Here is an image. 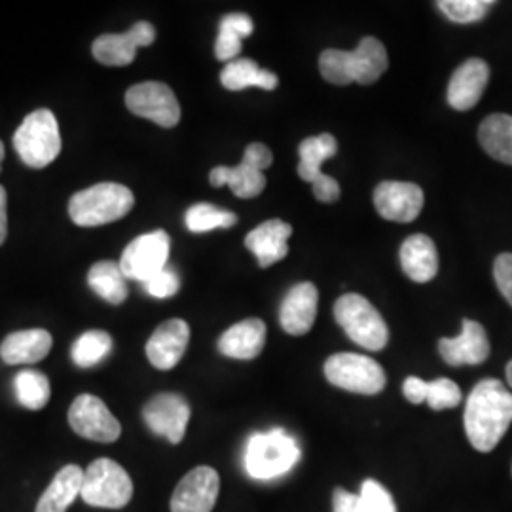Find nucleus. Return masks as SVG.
Returning a JSON list of instances; mask_svg holds the SVG:
<instances>
[{"label":"nucleus","instance_id":"f257e3e1","mask_svg":"<svg viewBox=\"0 0 512 512\" xmlns=\"http://www.w3.org/2000/svg\"><path fill=\"white\" fill-rule=\"evenodd\" d=\"M511 423V391L494 378L478 382L465 406V433L473 448L482 454L492 452Z\"/></svg>","mask_w":512,"mask_h":512},{"label":"nucleus","instance_id":"f03ea898","mask_svg":"<svg viewBox=\"0 0 512 512\" xmlns=\"http://www.w3.org/2000/svg\"><path fill=\"white\" fill-rule=\"evenodd\" d=\"M387 67V50L374 37L363 38L353 52L325 50L319 57V71L323 78L336 86H348L351 82H359L363 86L374 84Z\"/></svg>","mask_w":512,"mask_h":512},{"label":"nucleus","instance_id":"7ed1b4c3","mask_svg":"<svg viewBox=\"0 0 512 512\" xmlns=\"http://www.w3.org/2000/svg\"><path fill=\"white\" fill-rule=\"evenodd\" d=\"M135 205V196L128 186L99 183L76 192L69 202V215L74 224L93 228L124 219Z\"/></svg>","mask_w":512,"mask_h":512},{"label":"nucleus","instance_id":"20e7f679","mask_svg":"<svg viewBox=\"0 0 512 512\" xmlns=\"http://www.w3.org/2000/svg\"><path fill=\"white\" fill-rule=\"evenodd\" d=\"M300 446L283 429L253 435L245 448V469L255 480H272L283 476L300 461Z\"/></svg>","mask_w":512,"mask_h":512},{"label":"nucleus","instance_id":"39448f33","mask_svg":"<svg viewBox=\"0 0 512 512\" xmlns=\"http://www.w3.org/2000/svg\"><path fill=\"white\" fill-rule=\"evenodd\" d=\"M12 141L23 164L33 169L48 167L61 152V133L54 112L38 109L27 114Z\"/></svg>","mask_w":512,"mask_h":512},{"label":"nucleus","instance_id":"423d86ee","mask_svg":"<svg viewBox=\"0 0 512 512\" xmlns=\"http://www.w3.org/2000/svg\"><path fill=\"white\" fill-rule=\"evenodd\" d=\"M334 319L349 338L368 351H382L389 342L384 317L361 294H344L334 304Z\"/></svg>","mask_w":512,"mask_h":512},{"label":"nucleus","instance_id":"0eeeda50","mask_svg":"<svg viewBox=\"0 0 512 512\" xmlns=\"http://www.w3.org/2000/svg\"><path fill=\"white\" fill-rule=\"evenodd\" d=\"M80 497L97 509H124L133 497V482L116 461L95 459L84 471Z\"/></svg>","mask_w":512,"mask_h":512},{"label":"nucleus","instance_id":"6e6552de","mask_svg":"<svg viewBox=\"0 0 512 512\" xmlns=\"http://www.w3.org/2000/svg\"><path fill=\"white\" fill-rule=\"evenodd\" d=\"M330 384L359 395H378L385 387V370L374 359L359 353H336L325 363Z\"/></svg>","mask_w":512,"mask_h":512},{"label":"nucleus","instance_id":"1a4fd4ad","mask_svg":"<svg viewBox=\"0 0 512 512\" xmlns=\"http://www.w3.org/2000/svg\"><path fill=\"white\" fill-rule=\"evenodd\" d=\"M126 107L131 114L147 118L160 128H175L181 122V105L164 82H141L131 86L126 93Z\"/></svg>","mask_w":512,"mask_h":512},{"label":"nucleus","instance_id":"9d476101","mask_svg":"<svg viewBox=\"0 0 512 512\" xmlns=\"http://www.w3.org/2000/svg\"><path fill=\"white\" fill-rule=\"evenodd\" d=\"M171 239L164 230H154L133 239L120 258L126 279L145 283L152 275L167 268Z\"/></svg>","mask_w":512,"mask_h":512},{"label":"nucleus","instance_id":"9b49d317","mask_svg":"<svg viewBox=\"0 0 512 512\" xmlns=\"http://www.w3.org/2000/svg\"><path fill=\"white\" fill-rule=\"evenodd\" d=\"M69 425L82 439L105 444L116 442L122 435V425L112 416L109 406L90 393L74 399L69 408Z\"/></svg>","mask_w":512,"mask_h":512},{"label":"nucleus","instance_id":"f8f14e48","mask_svg":"<svg viewBox=\"0 0 512 512\" xmlns=\"http://www.w3.org/2000/svg\"><path fill=\"white\" fill-rule=\"evenodd\" d=\"M220 478L213 467H196L177 484L171 512H211L219 499Z\"/></svg>","mask_w":512,"mask_h":512},{"label":"nucleus","instance_id":"ddd939ff","mask_svg":"<svg viewBox=\"0 0 512 512\" xmlns=\"http://www.w3.org/2000/svg\"><path fill=\"white\" fill-rule=\"evenodd\" d=\"M143 418L148 429L171 444L183 442L190 421V406L177 393H160L143 408Z\"/></svg>","mask_w":512,"mask_h":512},{"label":"nucleus","instance_id":"4468645a","mask_svg":"<svg viewBox=\"0 0 512 512\" xmlns=\"http://www.w3.org/2000/svg\"><path fill=\"white\" fill-rule=\"evenodd\" d=\"M156 40V29L148 21L135 23L122 35H103L93 42V57L107 67H126L137 57V50Z\"/></svg>","mask_w":512,"mask_h":512},{"label":"nucleus","instance_id":"2eb2a0df","mask_svg":"<svg viewBox=\"0 0 512 512\" xmlns=\"http://www.w3.org/2000/svg\"><path fill=\"white\" fill-rule=\"evenodd\" d=\"M423 190L418 184L385 181L374 190V205L380 217L391 222H412L423 209Z\"/></svg>","mask_w":512,"mask_h":512},{"label":"nucleus","instance_id":"dca6fc26","mask_svg":"<svg viewBox=\"0 0 512 512\" xmlns=\"http://www.w3.org/2000/svg\"><path fill=\"white\" fill-rule=\"evenodd\" d=\"M439 351L450 366L482 365L490 357V340L484 327L471 319H463V329L456 338H442Z\"/></svg>","mask_w":512,"mask_h":512},{"label":"nucleus","instance_id":"f3484780","mask_svg":"<svg viewBox=\"0 0 512 512\" xmlns=\"http://www.w3.org/2000/svg\"><path fill=\"white\" fill-rule=\"evenodd\" d=\"M490 82V67L484 59H467L459 65L456 73L452 74L448 84V103L452 109L465 112L475 109Z\"/></svg>","mask_w":512,"mask_h":512},{"label":"nucleus","instance_id":"a211bd4d","mask_svg":"<svg viewBox=\"0 0 512 512\" xmlns=\"http://www.w3.org/2000/svg\"><path fill=\"white\" fill-rule=\"evenodd\" d=\"M190 342V327L183 319L162 323L147 342L150 365L158 370H171L179 365Z\"/></svg>","mask_w":512,"mask_h":512},{"label":"nucleus","instance_id":"6ab92c4d","mask_svg":"<svg viewBox=\"0 0 512 512\" xmlns=\"http://www.w3.org/2000/svg\"><path fill=\"white\" fill-rule=\"evenodd\" d=\"M317 304L319 293L313 283L304 281L294 285L279 310V321L283 330L293 336L308 334L317 317Z\"/></svg>","mask_w":512,"mask_h":512},{"label":"nucleus","instance_id":"aec40b11","mask_svg":"<svg viewBox=\"0 0 512 512\" xmlns=\"http://www.w3.org/2000/svg\"><path fill=\"white\" fill-rule=\"evenodd\" d=\"M293 236V226L285 220L270 219L247 234L245 247L256 256L260 268H270L289 255L287 241Z\"/></svg>","mask_w":512,"mask_h":512},{"label":"nucleus","instance_id":"412c9836","mask_svg":"<svg viewBox=\"0 0 512 512\" xmlns=\"http://www.w3.org/2000/svg\"><path fill=\"white\" fill-rule=\"evenodd\" d=\"M52 344L54 340L48 330H18L4 338L0 357L6 365H35L48 357Z\"/></svg>","mask_w":512,"mask_h":512},{"label":"nucleus","instance_id":"4be33fe9","mask_svg":"<svg viewBox=\"0 0 512 512\" xmlns=\"http://www.w3.org/2000/svg\"><path fill=\"white\" fill-rule=\"evenodd\" d=\"M266 344V323L251 317L226 330L219 338V351L224 357L251 361L258 357Z\"/></svg>","mask_w":512,"mask_h":512},{"label":"nucleus","instance_id":"5701e85b","mask_svg":"<svg viewBox=\"0 0 512 512\" xmlns=\"http://www.w3.org/2000/svg\"><path fill=\"white\" fill-rule=\"evenodd\" d=\"M404 274L416 283H427L439 274V253L435 241L423 234H414L401 247Z\"/></svg>","mask_w":512,"mask_h":512},{"label":"nucleus","instance_id":"b1692460","mask_svg":"<svg viewBox=\"0 0 512 512\" xmlns=\"http://www.w3.org/2000/svg\"><path fill=\"white\" fill-rule=\"evenodd\" d=\"M404 397L412 404L427 403L433 410L456 408L461 403V389L456 382L448 378H439L435 382H425L418 376L404 380Z\"/></svg>","mask_w":512,"mask_h":512},{"label":"nucleus","instance_id":"393cba45","mask_svg":"<svg viewBox=\"0 0 512 512\" xmlns=\"http://www.w3.org/2000/svg\"><path fill=\"white\" fill-rule=\"evenodd\" d=\"M84 469L78 465H65L48 490L40 495L35 512H67V509L80 497Z\"/></svg>","mask_w":512,"mask_h":512},{"label":"nucleus","instance_id":"a878e982","mask_svg":"<svg viewBox=\"0 0 512 512\" xmlns=\"http://www.w3.org/2000/svg\"><path fill=\"white\" fill-rule=\"evenodd\" d=\"M209 183L217 188L228 184L238 198L251 200L266 188V177H264V171L241 160V164L236 167H226V165L215 167L209 173Z\"/></svg>","mask_w":512,"mask_h":512},{"label":"nucleus","instance_id":"bb28decb","mask_svg":"<svg viewBox=\"0 0 512 512\" xmlns=\"http://www.w3.org/2000/svg\"><path fill=\"white\" fill-rule=\"evenodd\" d=\"M220 82L230 92H241L247 88H260L272 92L279 84V78L272 71L260 69L253 59H234L226 63L220 73Z\"/></svg>","mask_w":512,"mask_h":512},{"label":"nucleus","instance_id":"cd10ccee","mask_svg":"<svg viewBox=\"0 0 512 512\" xmlns=\"http://www.w3.org/2000/svg\"><path fill=\"white\" fill-rule=\"evenodd\" d=\"M478 141L494 160L512 165L511 114H490L478 128Z\"/></svg>","mask_w":512,"mask_h":512},{"label":"nucleus","instance_id":"c85d7f7f","mask_svg":"<svg viewBox=\"0 0 512 512\" xmlns=\"http://www.w3.org/2000/svg\"><path fill=\"white\" fill-rule=\"evenodd\" d=\"M120 264L103 260L93 264L88 272V285L93 293L107 300L112 306H120L128 298V283Z\"/></svg>","mask_w":512,"mask_h":512},{"label":"nucleus","instance_id":"c756f323","mask_svg":"<svg viewBox=\"0 0 512 512\" xmlns=\"http://www.w3.org/2000/svg\"><path fill=\"white\" fill-rule=\"evenodd\" d=\"M300 164H298V175L306 183H315L321 175V165L325 164L338 152V141L330 133H321L315 137H308L300 143Z\"/></svg>","mask_w":512,"mask_h":512},{"label":"nucleus","instance_id":"7c9ffc66","mask_svg":"<svg viewBox=\"0 0 512 512\" xmlns=\"http://www.w3.org/2000/svg\"><path fill=\"white\" fill-rule=\"evenodd\" d=\"M255 25L247 14H228L220 21L219 38L215 44V55L219 61H234L241 52V38L249 37Z\"/></svg>","mask_w":512,"mask_h":512},{"label":"nucleus","instance_id":"2f4dec72","mask_svg":"<svg viewBox=\"0 0 512 512\" xmlns=\"http://www.w3.org/2000/svg\"><path fill=\"white\" fill-rule=\"evenodd\" d=\"M19 404L29 410H42L52 395L50 380L38 370H21L14 380Z\"/></svg>","mask_w":512,"mask_h":512},{"label":"nucleus","instance_id":"473e14b6","mask_svg":"<svg viewBox=\"0 0 512 512\" xmlns=\"http://www.w3.org/2000/svg\"><path fill=\"white\" fill-rule=\"evenodd\" d=\"M184 222L192 234H205L215 228H232L238 222V215L211 203H196L186 211Z\"/></svg>","mask_w":512,"mask_h":512},{"label":"nucleus","instance_id":"72a5a7b5","mask_svg":"<svg viewBox=\"0 0 512 512\" xmlns=\"http://www.w3.org/2000/svg\"><path fill=\"white\" fill-rule=\"evenodd\" d=\"M112 349V338L105 330H88L73 344L74 365L92 368L99 365Z\"/></svg>","mask_w":512,"mask_h":512},{"label":"nucleus","instance_id":"f704fd0d","mask_svg":"<svg viewBox=\"0 0 512 512\" xmlns=\"http://www.w3.org/2000/svg\"><path fill=\"white\" fill-rule=\"evenodd\" d=\"M492 0H442L437 2L440 12L454 21V23H476L480 19L486 18L490 8L494 6Z\"/></svg>","mask_w":512,"mask_h":512},{"label":"nucleus","instance_id":"c9c22d12","mask_svg":"<svg viewBox=\"0 0 512 512\" xmlns=\"http://www.w3.org/2000/svg\"><path fill=\"white\" fill-rule=\"evenodd\" d=\"M359 512H397V505L385 486L368 478L361 486Z\"/></svg>","mask_w":512,"mask_h":512},{"label":"nucleus","instance_id":"e433bc0d","mask_svg":"<svg viewBox=\"0 0 512 512\" xmlns=\"http://www.w3.org/2000/svg\"><path fill=\"white\" fill-rule=\"evenodd\" d=\"M143 287L154 298H171V296L179 293L181 279H179V275H177L173 268L167 266L162 272L152 275L148 281H145Z\"/></svg>","mask_w":512,"mask_h":512},{"label":"nucleus","instance_id":"4c0bfd02","mask_svg":"<svg viewBox=\"0 0 512 512\" xmlns=\"http://www.w3.org/2000/svg\"><path fill=\"white\" fill-rule=\"evenodd\" d=\"M494 277L499 293L512 306V253H503L495 258Z\"/></svg>","mask_w":512,"mask_h":512},{"label":"nucleus","instance_id":"58836bf2","mask_svg":"<svg viewBox=\"0 0 512 512\" xmlns=\"http://www.w3.org/2000/svg\"><path fill=\"white\" fill-rule=\"evenodd\" d=\"M243 160H245L247 164L256 167V169L264 171V169H268V167L272 165V162H274V154H272L270 148L266 147V145H262V143H251L249 147L245 148Z\"/></svg>","mask_w":512,"mask_h":512},{"label":"nucleus","instance_id":"ea45409f","mask_svg":"<svg viewBox=\"0 0 512 512\" xmlns=\"http://www.w3.org/2000/svg\"><path fill=\"white\" fill-rule=\"evenodd\" d=\"M313 194L319 202L332 203L340 198V184L336 179H332L329 175H321L315 183H313Z\"/></svg>","mask_w":512,"mask_h":512},{"label":"nucleus","instance_id":"a19ab883","mask_svg":"<svg viewBox=\"0 0 512 512\" xmlns=\"http://www.w3.org/2000/svg\"><path fill=\"white\" fill-rule=\"evenodd\" d=\"M334 512H359V495L351 494L344 488H336L332 497Z\"/></svg>","mask_w":512,"mask_h":512},{"label":"nucleus","instance_id":"79ce46f5","mask_svg":"<svg viewBox=\"0 0 512 512\" xmlns=\"http://www.w3.org/2000/svg\"><path fill=\"white\" fill-rule=\"evenodd\" d=\"M8 236V196L6 188L0 184V245L6 241Z\"/></svg>","mask_w":512,"mask_h":512},{"label":"nucleus","instance_id":"37998d69","mask_svg":"<svg viewBox=\"0 0 512 512\" xmlns=\"http://www.w3.org/2000/svg\"><path fill=\"white\" fill-rule=\"evenodd\" d=\"M507 382H509V385L512 387V361L507 365Z\"/></svg>","mask_w":512,"mask_h":512},{"label":"nucleus","instance_id":"c03bdc74","mask_svg":"<svg viewBox=\"0 0 512 512\" xmlns=\"http://www.w3.org/2000/svg\"><path fill=\"white\" fill-rule=\"evenodd\" d=\"M2 160H4V145H2V141H0V165H2Z\"/></svg>","mask_w":512,"mask_h":512}]
</instances>
